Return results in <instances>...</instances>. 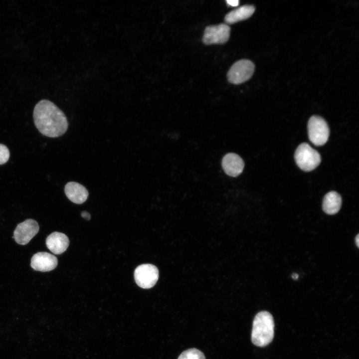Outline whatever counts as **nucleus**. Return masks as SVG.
<instances>
[{"label": "nucleus", "mask_w": 359, "mask_h": 359, "mask_svg": "<svg viewBox=\"0 0 359 359\" xmlns=\"http://www.w3.org/2000/svg\"><path fill=\"white\" fill-rule=\"evenodd\" d=\"M33 117L35 127L44 136L58 137L68 129L67 119L63 112L48 100H41L35 105Z\"/></svg>", "instance_id": "obj_1"}, {"label": "nucleus", "mask_w": 359, "mask_h": 359, "mask_svg": "<svg viewBox=\"0 0 359 359\" xmlns=\"http://www.w3.org/2000/svg\"><path fill=\"white\" fill-rule=\"evenodd\" d=\"M274 335V322L272 315L268 312L262 311L255 316L252 326L251 341L259 347L269 344Z\"/></svg>", "instance_id": "obj_2"}, {"label": "nucleus", "mask_w": 359, "mask_h": 359, "mask_svg": "<svg viewBox=\"0 0 359 359\" xmlns=\"http://www.w3.org/2000/svg\"><path fill=\"white\" fill-rule=\"evenodd\" d=\"M295 160L298 166L302 170L309 172L314 170L320 164L321 158L319 153L308 144H300L295 153Z\"/></svg>", "instance_id": "obj_3"}, {"label": "nucleus", "mask_w": 359, "mask_h": 359, "mask_svg": "<svg viewBox=\"0 0 359 359\" xmlns=\"http://www.w3.org/2000/svg\"><path fill=\"white\" fill-rule=\"evenodd\" d=\"M308 130L309 139L314 145L320 146L327 142L330 130L327 122L322 117L312 116L308 121Z\"/></svg>", "instance_id": "obj_4"}, {"label": "nucleus", "mask_w": 359, "mask_h": 359, "mask_svg": "<svg viewBox=\"0 0 359 359\" xmlns=\"http://www.w3.org/2000/svg\"><path fill=\"white\" fill-rule=\"evenodd\" d=\"M255 69L254 63L249 60L241 59L233 64L229 70L228 81L234 84L242 83L252 76Z\"/></svg>", "instance_id": "obj_5"}, {"label": "nucleus", "mask_w": 359, "mask_h": 359, "mask_svg": "<svg viewBox=\"0 0 359 359\" xmlns=\"http://www.w3.org/2000/svg\"><path fill=\"white\" fill-rule=\"evenodd\" d=\"M136 283L144 289L153 287L159 279V270L154 265L144 264L138 266L134 272Z\"/></svg>", "instance_id": "obj_6"}, {"label": "nucleus", "mask_w": 359, "mask_h": 359, "mask_svg": "<svg viewBox=\"0 0 359 359\" xmlns=\"http://www.w3.org/2000/svg\"><path fill=\"white\" fill-rule=\"evenodd\" d=\"M230 27L226 24L206 27L202 37L203 42L206 45L223 44L229 39Z\"/></svg>", "instance_id": "obj_7"}, {"label": "nucleus", "mask_w": 359, "mask_h": 359, "mask_svg": "<svg viewBox=\"0 0 359 359\" xmlns=\"http://www.w3.org/2000/svg\"><path fill=\"white\" fill-rule=\"evenodd\" d=\"M39 229L38 224L35 220L26 219L17 225L13 237L18 244L25 245L38 233Z\"/></svg>", "instance_id": "obj_8"}, {"label": "nucleus", "mask_w": 359, "mask_h": 359, "mask_svg": "<svg viewBox=\"0 0 359 359\" xmlns=\"http://www.w3.org/2000/svg\"><path fill=\"white\" fill-rule=\"evenodd\" d=\"M57 263V258L54 255L45 252H40L32 257L30 265L36 271L47 272L55 269Z\"/></svg>", "instance_id": "obj_9"}, {"label": "nucleus", "mask_w": 359, "mask_h": 359, "mask_svg": "<svg viewBox=\"0 0 359 359\" xmlns=\"http://www.w3.org/2000/svg\"><path fill=\"white\" fill-rule=\"evenodd\" d=\"M244 164L242 158L235 153L225 155L222 160V167L224 172L229 176L235 177L243 171Z\"/></svg>", "instance_id": "obj_10"}, {"label": "nucleus", "mask_w": 359, "mask_h": 359, "mask_svg": "<svg viewBox=\"0 0 359 359\" xmlns=\"http://www.w3.org/2000/svg\"><path fill=\"white\" fill-rule=\"evenodd\" d=\"M64 192L67 198L76 204L84 202L89 195L87 189L83 185L75 181L67 183L64 187Z\"/></svg>", "instance_id": "obj_11"}, {"label": "nucleus", "mask_w": 359, "mask_h": 359, "mask_svg": "<svg viewBox=\"0 0 359 359\" xmlns=\"http://www.w3.org/2000/svg\"><path fill=\"white\" fill-rule=\"evenodd\" d=\"M69 241L67 236L61 232H54L46 239L47 247L55 254H61L68 248Z\"/></svg>", "instance_id": "obj_12"}, {"label": "nucleus", "mask_w": 359, "mask_h": 359, "mask_svg": "<svg viewBox=\"0 0 359 359\" xmlns=\"http://www.w3.org/2000/svg\"><path fill=\"white\" fill-rule=\"evenodd\" d=\"M255 9L252 5H244L228 13L224 17L227 24H233L250 17Z\"/></svg>", "instance_id": "obj_13"}, {"label": "nucleus", "mask_w": 359, "mask_h": 359, "mask_svg": "<svg viewBox=\"0 0 359 359\" xmlns=\"http://www.w3.org/2000/svg\"><path fill=\"white\" fill-rule=\"evenodd\" d=\"M342 198L340 195L336 191H332L325 196L323 201V209L328 214H335L341 208Z\"/></svg>", "instance_id": "obj_14"}, {"label": "nucleus", "mask_w": 359, "mask_h": 359, "mask_svg": "<svg viewBox=\"0 0 359 359\" xmlns=\"http://www.w3.org/2000/svg\"><path fill=\"white\" fill-rule=\"evenodd\" d=\"M178 359H205V358L201 351L192 348L183 351Z\"/></svg>", "instance_id": "obj_15"}, {"label": "nucleus", "mask_w": 359, "mask_h": 359, "mask_svg": "<svg viewBox=\"0 0 359 359\" xmlns=\"http://www.w3.org/2000/svg\"><path fill=\"white\" fill-rule=\"evenodd\" d=\"M9 151L4 145L0 144V165L6 163L9 158Z\"/></svg>", "instance_id": "obj_16"}, {"label": "nucleus", "mask_w": 359, "mask_h": 359, "mask_svg": "<svg viewBox=\"0 0 359 359\" xmlns=\"http://www.w3.org/2000/svg\"><path fill=\"white\" fill-rule=\"evenodd\" d=\"M226 2L230 6H236L238 5L239 1L238 0H226Z\"/></svg>", "instance_id": "obj_17"}, {"label": "nucleus", "mask_w": 359, "mask_h": 359, "mask_svg": "<svg viewBox=\"0 0 359 359\" xmlns=\"http://www.w3.org/2000/svg\"><path fill=\"white\" fill-rule=\"evenodd\" d=\"M81 215L82 217L87 220H89L91 217L90 214L88 212L85 211L82 212Z\"/></svg>", "instance_id": "obj_18"}, {"label": "nucleus", "mask_w": 359, "mask_h": 359, "mask_svg": "<svg viewBox=\"0 0 359 359\" xmlns=\"http://www.w3.org/2000/svg\"><path fill=\"white\" fill-rule=\"evenodd\" d=\"M355 242L358 247L359 246V235L358 234L355 238Z\"/></svg>", "instance_id": "obj_19"}, {"label": "nucleus", "mask_w": 359, "mask_h": 359, "mask_svg": "<svg viewBox=\"0 0 359 359\" xmlns=\"http://www.w3.org/2000/svg\"><path fill=\"white\" fill-rule=\"evenodd\" d=\"M298 277H299L298 275L296 273H294L292 275V277L293 278V279H294L295 280H297L298 278Z\"/></svg>", "instance_id": "obj_20"}]
</instances>
